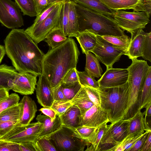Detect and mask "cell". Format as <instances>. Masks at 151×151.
Masks as SVG:
<instances>
[{"label": "cell", "mask_w": 151, "mask_h": 151, "mask_svg": "<svg viewBox=\"0 0 151 151\" xmlns=\"http://www.w3.org/2000/svg\"><path fill=\"white\" fill-rule=\"evenodd\" d=\"M4 43L6 54L17 71L37 76L42 74V61L45 54L25 30L13 29Z\"/></svg>", "instance_id": "6da1fadb"}, {"label": "cell", "mask_w": 151, "mask_h": 151, "mask_svg": "<svg viewBox=\"0 0 151 151\" xmlns=\"http://www.w3.org/2000/svg\"><path fill=\"white\" fill-rule=\"evenodd\" d=\"M80 54L74 40L68 37L63 43L44 54L42 61V74L52 88L60 85L67 72L76 68Z\"/></svg>", "instance_id": "7a4b0ae2"}, {"label": "cell", "mask_w": 151, "mask_h": 151, "mask_svg": "<svg viewBox=\"0 0 151 151\" xmlns=\"http://www.w3.org/2000/svg\"><path fill=\"white\" fill-rule=\"evenodd\" d=\"M75 5L78 16L79 32L89 30L96 35L101 37L126 35L124 30L119 27L114 17L75 2Z\"/></svg>", "instance_id": "3957f363"}, {"label": "cell", "mask_w": 151, "mask_h": 151, "mask_svg": "<svg viewBox=\"0 0 151 151\" xmlns=\"http://www.w3.org/2000/svg\"><path fill=\"white\" fill-rule=\"evenodd\" d=\"M95 89L99 94L100 106L107 114L109 122L113 123L123 119L128 107V82L118 86Z\"/></svg>", "instance_id": "277c9868"}, {"label": "cell", "mask_w": 151, "mask_h": 151, "mask_svg": "<svg viewBox=\"0 0 151 151\" xmlns=\"http://www.w3.org/2000/svg\"><path fill=\"white\" fill-rule=\"evenodd\" d=\"M57 151H83L90 145L74 134V130L63 124L48 138Z\"/></svg>", "instance_id": "5b68a950"}, {"label": "cell", "mask_w": 151, "mask_h": 151, "mask_svg": "<svg viewBox=\"0 0 151 151\" xmlns=\"http://www.w3.org/2000/svg\"><path fill=\"white\" fill-rule=\"evenodd\" d=\"M150 15L145 12H128L115 11L113 17L119 27L131 34L138 29L145 28Z\"/></svg>", "instance_id": "8992f818"}, {"label": "cell", "mask_w": 151, "mask_h": 151, "mask_svg": "<svg viewBox=\"0 0 151 151\" xmlns=\"http://www.w3.org/2000/svg\"><path fill=\"white\" fill-rule=\"evenodd\" d=\"M43 125L38 122L25 126L17 124L6 134L0 137V140L20 144L26 142H35L42 129Z\"/></svg>", "instance_id": "52a82bcc"}, {"label": "cell", "mask_w": 151, "mask_h": 151, "mask_svg": "<svg viewBox=\"0 0 151 151\" xmlns=\"http://www.w3.org/2000/svg\"><path fill=\"white\" fill-rule=\"evenodd\" d=\"M96 42L91 52L93 53L99 61L104 64L107 69L112 67L113 64L118 61L127 51L120 48L96 35Z\"/></svg>", "instance_id": "ba28073f"}, {"label": "cell", "mask_w": 151, "mask_h": 151, "mask_svg": "<svg viewBox=\"0 0 151 151\" xmlns=\"http://www.w3.org/2000/svg\"><path fill=\"white\" fill-rule=\"evenodd\" d=\"M63 0L61 1L50 14L40 23L33 27L30 26L25 30L37 44L45 40L48 32L58 24Z\"/></svg>", "instance_id": "9c48e42d"}, {"label": "cell", "mask_w": 151, "mask_h": 151, "mask_svg": "<svg viewBox=\"0 0 151 151\" xmlns=\"http://www.w3.org/2000/svg\"><path fill=\"white\" fill-rule=\"evenodd\" d=\"M0 22L9 29L24 25L20 9L15 2L11 0H0Z\"/></svg>", "instance_id": "30bf717a"}, {"label": "cell", "mask_w": 151, "mask_h": 151, "mask_svg": "<svg viewBox=\"0 0 151 151\" xmlns=\"http://www.w3.org/2000/svg\"><path fill=\"white\" fill-rule=\"evenodd\" d=\"M129 120L121 119L107 125L102 140L105 144L113 147L122 141L128 134Z\"/></svg>", "instance_id": "8fae6325"}, {"label": "cell", "mask_w": 151, "mask_h": 151, "mask_svg": "<svg viewBox=\"0 0 151 151\" xmlns=\"http://www.w3.org/2000/svg\"><path fill=\"white\" fill-rule=\"evenodd\" d=\"M37 77L28 72H18L11 81V90L22 95L32 94L36 89Z\"/></svg>", "instance_id": "7c38bea8"}, {"label": "cell", "mask_w": 151, "mask_h": 151, "mask_svg": "<svg viewBox=\"0 0 151 151\" xmlns=\"http://www.w3.org/2000/svg\"><path fill=\"white\" fill-rule=\"evenodd\" d=\"M128 75L127 68H114L112 67L107 69L97 81L99 88L102 89L123 85L127 82Z\"/></svg>", "instance_id": "4fadbf2b"}, {"label": "cell", "mask_w": 151, "mask_h": 151, "mask_svg": "<svg viewBox=\"0 0 151 151\" xmlns=\"http://www.w3.org/2000/svg\"><path fill=\"white\" fill-rule=\"evenodd\" d=\"M109 122L107 114L101 107L94 105L81 115L79 126L97 128Z\"/></svg>", "instance_id": "5bb4252c"}, {"label": "cell", "mask_w": 151, "mask_h": 151, "mask_svg": "<svg viewBox=\"0 0 151 151\" xmlns=\"http://www.w3.org/2000/svg\"><path fill=\"white\" fill-rule=\"evenodd\" d=\"M36 88L38 102L45 107H51L54 101L52 88L47 78L42 74L39 76Z\"/></svg>", "instance_id": "9a60e30c"}, {"label": "cell", "mask_w": 151, "mask_h": 151, "mask_svg": "<svg viewBox=\"0 0 151 151\" xmlns=\"http://www.w3.org/2000/svg\"><path fill=\"white\" fill-rule=\"evenodd\" d=\"M145 33L142 29H140L131 34L130 44L124 55L127 56L131 60L142 56Z\"/></svg>", "instance_id": "2e32d148"}, {"label": "cell", "mask_w": 151, "mask_h": 151, "mask_svg": "<svg viewBox=\"0 0 151 151\" xmlns=\"http://www.w3.org/2000/svg\"><path fill=\"white\" fill-rule=\"evenodd\" d=\"M36 119L43 125L42 131L36 140L43 137L48 138L59 130L63 125L60 117L57 115L53 121L48 116L41 114L37 116Z\"/></svg>", "instance_id": "e0dca14e"}, {"label": "cell", "mask_w": 151, "mask_h": 151, "mask_svg": "<svg viewBox=\"0 0 151 151\" xmlns=\"http://www.w3.org/2000/svg\"><path fill=\"white\" fill-rule=\"evenodd\" d=\"M23 106L22 116L17 124L25 126L30 124L35 116L37 107L35 101L27 95H24L20 102Z\"/></svg>", "instance_id": "ac0fdd59"}, {"label": "cell", "mask_w": 151, "mask_h": 151, "mask_svg": "<svg viewBox=\"0 0 151 151\" xmlns=\"http://www.w3.org/2000/svg\"><path fill=\"white\" fill-rule=\"evenodd\" d=\"M81 115V112L79 108L72 105L59 117L63 125L74 130L79 126Z\"/></svg>", "instance_id": "d6986e66"}, {"label": "cell", "mask_w": 151, "mask_h": 151, "mask_svg": "<svg viewBox=\"0 0 151 151\" xmlns=\"http://www.w3.org/2000/svg\"><path fill=\"white\" fill-rule=\"evenodd\" d=\"M96 35L89 30L80 32L75 37L79 43L82 53L86 54L91 52L96 42Z\"/></svg>", "instance_id": "ffe728a7"}, {"label": "cell", "mask_w": 151, "mask_h": 151, "mask_svg": "<svg viewBox=\"0 0 151 151\" xmlns=\"http://www.w3.org/2000/svg\"><path fill=\"white\" fill-rule=\"evenodd\" d=\"M70 101L72 105L79 108L81 115L94 105L89 99L86 90L83 86Z\"/></svg>", "instance_id": "44dd1931"}, {"label": "cell", "mask_w": 151, "mask_h": 151, "mask_svg": "<svg viewBox=\"0 0 151 151\" xmlns=\"http://www.w3.org/2000/svg\"><path fill=\"white\" fill-rule=\"evenodd\" d=\"M151 102V67L142 86L139 97V110L145 108Z\"/></svg>", "instance_id": "7402d4cb"}, {"label": "cell", "mask_w": 151, "mask_h": 151, "mask_svg": "<svg viewBox=\"0 0 151 151\" xmlns=\"http://www.w3.org/2000/svg\"><path fill=\"white\" fill-rule=\"evenodd\" d=\"M68 37L64 35L58 24L48 32L45 40L49 46L53 48L63 43Z\"/></svg>", "instance_id": "603a6c76"}, {"label": "cell", "mask_w": 151, "mask_h": 151, "mask_svg": "<svg viewBox=\"0 0 151 151\" xmlns=\"http://www.w3.org/2000/svg\"><path fill=\"white\" fill-rule=\"evenodd\" d=\"M78 16L75 2L70 0L68 11V33L69 37H75L79 34Z\"/></svg>", "instance_id": "cb8c5ba5"}, {"label": "cell", "mask_w": 151, "mask_h": 151, "mask_svg": "<svg viewBox=\"0 0 151 151\" xmlns=\"http://www.w3.org/2000/svg\"><path fill=\"white\" fill-rule=\"evenodd\" d=\"M18 73L12 66L5 64L0 65V89L11 90V81Z\"/></svg>", "instance_id": "d4e9b609"}, {"label": "cell", "mask_w": 151, "mask_h": 151, "mask_svg": "<svg viewBox=\"0 0 151 151\" xmlns=\"http://www.w3.org/2000/svg\"><path fill=\"white\" fill-rule=\"evenodd\" d=\"M88 52L86 55L85 71L94 77L99 78L102 76L103 72L99 61L96 57Z\"/></svg>", "instance_id": "484cf974"}, {"label": "cell", "mask_w": 151, "mask_h": 151, "mask_svg": "<svg viewBox=\"0 0 151 151\" xmlns=\"http://www.w3.org/2000/svg\"><path fill=\"white\" fill-rule=\"evenodd\" d=\"M110 9L115 11L133 9L138 4L140 0H99Z\"/></svg>", "instance_id": "4316f807"}, {"label": "cell", "mask_w": 151, "mask_h": 151, "mask_svg": "<svg viewBox=\"0 0 151 151\" xmlns=\"http://www.w3.org/2000/svg\"><path fill=\"white\" fill-rule=\"evenodd\" d=\"M23 106L19 102L0 113V121H19L22 114Z\"/></svg>", "instance_id": "83f0119b"}, {"label": "cell", "mask_w": 151, "mask_h": 151, "mask_svg": "<svg viewBox=\"0 0 151 151\" xmlns=\"http://www.w3.org/2000/svg\"><path fill=\"white\" fill-rule=\"evenodd\" d=\"M76 3L84 7L113 17L115 11L110 9L99 0H73Z\"/></svg>", "instance_id": "f1b7e54d"}, {"label": "cell", "mask_w": 151, "mask_h": 151, "mask_svg": "<svg viewBox=\"0 0 151 151\" xmlns=\"http://www.w3.org/2000/svg\"><path fill=\"white\" fill-rule=\"evenodd\" d=\"M97 128L79 126L74 129V134L90 145L94 142Z\"/></svg>", "instance_id": "f546056e"}, {"label": "cell", "mask_w": 151, "mask_h": 151, "mask_svg": "<svg viewBox=\"0 0 151 151\" xmlns=\"http://www.w3.org/2000/svg\"><path fill=\"white\" fill-rule=\"evenodd\" d=\"M144 115L141 110L133 117L129 119V123L128 129V134L144 132L145 131L144 122Z\"/></svg>", "instance_id": "4dcf8cb0"}, {"label": "cell", "mask_w": 151, "mask_h": 151, "mask_svg": "<svg viewBox=\"0 0 151 151\" xmlns=\"http://www.w3.org/2000/svg\"><path fill=\"white\" fill-rule=\"evenodd\" d=\"M24 15L34 17L37 16L35 0H15Z\"/></svg>", "instance_id": "1f68e13d"}, {"label": "cell", "mask_w": 151, "mask_h": 151, "mask_svg": "<svg viewBox=\"0 0 151 151\" xmlns=\"http://www.w3.org/2000/svg\"><path fill=\"white\" fill-rule=\"evenodd\" d=\"M70 0H64L60 16L58 25L63 33L66 36H68V11Z\"/></svg>", "instance_id": "d6a6232c"}, {"label": "cell", "mask_w": 151, "mask_h": 151, "mask_svg": "<svg viewBox=\"0 0 151 151\" xmlns=\"http://www.w3.org/2000/svg\"><path fill=\"white\" fill-rule=\"evenodd\" d=\"M101 37L113 45L126 51L128 48L130 41V38L127 35L123 36L105 35Z\"/></svg>", "instance_id": "836d02e7"}, {"label": "cell", "mask_w": 151, "mask_h": 151, "mask_svg": "<svg viewBox=\"0 0 151 151\" xmlns=\"http://www.w3.org/2000/svg\"><path fill=\"white\" fill-rule=\"evenodd\" d=\"M64 94L67 99L70 101L78 93L82 86L79 81L61 84Z\"/></svg>", "instance_id": "e575fe53"}, {"label": "cell", "mask_w": 151, "mask_h": 151, "mask_svg": "<svg viewBox=\"0 0 151 151\" xmlns=\"http://www.w3.org/2000/svg\"><path fill=\"white\" fill-rule=\"evenodd\" d=\"M79 82L82 86H88L96 89L99 88V83L95 77L86 71H79L77 70Z\"/></svg>", "instance_id": "d590c367"}, {"label": "cell", "mask_w": 151, "mask_h": 151, "mask_svg": "<svg viewBox=\"0 0 151 151\" xmlns=\"http://www.w3.org/2000/svg\"><path fill=\"white\" fill-rule=\"evenodd\" d=\"M107 123H104L97 128L96 134L93 143L87 147L85 151H100V142L105 129L107 127Z\"/></svg>", "instance_id": "8d00e7d4"}, {"label": "cell", "mask_w": 151, "mask_h": 151, "mask_svg": "<svg viewBox=\"0 0 151 151\" xmlns=\"http://www.w3.org/2000/svg\"><path fill=\"white\" fill-rule=\"evenodd\" d=\"M20 97L16 93H12L0 101V113L5 109L19 103Z\"/></svg>", "instance_id": "74e56055"}, {"label": "cell", "mask_w": 151, "mask_h": 151, "mask_svg": "<svg viewBox=\"0 0 151 151\" xmlns=\"http://www.w3.org/2000/svg\"><path fill=\"white\" fill-rule=\"evenodd\" d=\"M35 142L37 151H57L50 140L47 138H42Z\"/></svg>", "instance_id": "f35d334b"}, {"label": "cell", "mask_w": 151, "mask_h": 151, "mask_svg": "<svg viewBox=\"0 0 151 151\" xmlns=\"http://www.w3.org/2000/svg\"><path fill=\"white\" fill-rule=\"evenodd\" d=\"M142 58L151 62V32L145 33L142 50Z\"/></svg>", "instance_id": "ab89813d"}, {"label": "cell", "mask_w": 151, "mask_h": 151, "mask_svg": "<svg viewBox=\"0 0 151 151\" xmlns=\"http://www.w3.org/2000/svg\"><path fill=\"white\" fill-rule=\"evenodd\" d=\"M61 1L53 3L44 9L36 16L33 24L30 26L33 27L40 23L50 14Z\"/></svg>", "instance_id": "60d3db41"}, {"label": "cell", "mask_w": 151, "mask_h": 151, "mask_svg": "<svg viewBox=\"0 0 151 151\" xmlns=\"http://www.w3.org/2000/svg\"><path fill=\"white\" fill-rule=\"evenodd\" d=\"M72 104L70 101H54L51 107L60 116L63 114Z\"/></svg>", "instance_id": "b9f144b4"}, {"label": "cell", "mask_w": 151, "mask_h": 151, "mask_svg": "<svg viewBox=\"0 0 151 151\" xmlns=\"http://www.w3.org/2000/svg\"><path fill=\"white\" fill-rule=\"evenodd\" d=\"M82 86L85 89L89 99L94 104L98 106H100L99 94L95 89L88 86Z\"/></svg>", "instance_id": "7bdbcfd3"}, {"label": "cell", "mask_w": 151, "mask_h": 151, "mask_svg": "<svg viewBox=\"0 0 151 151\" xmlns=\"http://www.w3.org/2000/svg\"><path fill=\"white\" fill-rule=\"evenodd\" d=\"M19 121H0V137L6 134L15 126Z\"/></svg>", "instance_id": "ee69618b"}, {"label": "cell", "mask_w": 151, "mask_h": 151, "mask_svg": "<svg viewBox=\"0 0 151 151\" xmlns=\"http://www.w3.org/2000/svg\"><path fill=\"white\" fill-rule=\"evenodd\" d=\"M0 151H20L19 144L0 140Z\"/></svg>", "instance_id": "f6af8a7d"}, {"label": "cell", "mask_w": 151, "mask_h": 151, "mask_svg": "<svg viewBox=\"0 0 151 151\" xmlns=\"http://www.w3.org/2000/svg\"><path fill=\"white\" fill-rule=\"evenodd\" d=\"M133 10L134 12H145L150 15L151 0H140L138 4Z\"/></svg>", "instance_id": "bcb514c9"}, {"label": "cell", "mask_w": 151, "mask_h": 151, "mask_svg": "<svg viewBox=\"0 0 151 151\" xmlns=\"http://www.w3.org/2000/svg\"><path fill=\"white\" fill-rule=\"evenodd\" d=\"M77 70L76 68L69 70L64 77L62 83H67L79 81Z\"/></svg>", "instance_id": "7dc6e473"}, {"label": "cell", "mask_w": 151, "mask_h": 151, "mask_svg": "<svg viewBox=\"0 0 151 151\" xmlns=\"http://www.w3.org/2000/svg\"><path fill=\"white\" fill-rule=\"evenodd\" d=\"M62 1L63 0H35L38 15L40 14L42 11L49 5L55 2Z\"/></svg>", "instance_id": "c3c4849f"}, {"label": "cell", "mask_w": 151, "mask_h": 151, "mask_svg": "<svg viewBox=\"0 0 151 151\" xmlns=\"http://www.w3.org/2000/svg\"><path fill=\"white\" fill-rule=\"evenodd\" d=\"M128 151H140L146 139L148 133L151 131L146 130Z\"/></svg>", "instance_id": "681fc988"}, {"label": "cell", "mask_w": 151, "mask_h": 151, "mask_svg": "<svg viewBox=\"0 0 151 151\" xmlns=\"http://www.w3.org/2000/svg\"><path fill=\"white\" fill-rule=\"evenodd\" d=\"M54 101H68L63 93L61 84L52 88Z\"/></svg>", "instance_id": "f907efd6"}, {"label": "cell", "mask_w": 151, "mask_h": 151, "mask_svg": "<svg viewBox=\"0 0 151 151\" xmlns=\"http://www.w3.org/2000/svg\"><path fill=\"white\" fill-rule=\"evenodd\" d=\"M19 144L20 151H37L35 142H26Z\"/></svg>", "instance_id": "816d5d0a"}, {"label": "cell", "mask_w": 151, "mask_h": 151, "mask_svg": "<svg viewBox=\"0 0 151 151\" xmlns=\"http://www.w3.org/2000/svg\"><path fill=\"white\" fill-rule=\"evenodd\" d=\"M39 110L45 115L50 118L52 121L55 119L57 115L56 112L51 107H43Z\"/></svg>", "instance_id": "f5cc1de1"}, {"label": "cell", "mask_w": 151, "mask_h": 151, "mask_svg": "<svg viewBox=\"0 0 151 151\" xmlns=\"http://www.w3.org/2000/svg\"><path fill=\"white\" fill-rule=\"evenodd\" d=\"M140 151H151V131L149 132L144 144Z\"/></svg>", "instance_id": "db71d44e"}, {"label": "cell", "mask_w": 151, "mask_h": 151, "mask_svg": "<svg viewBox=\"0 0 151 151\" xmlns=\"http://www.w3.org/2000/svg\"><path fill=\"white\" fill-rule=\"evenodd\" d=\"M9 91L6 89H0V101L8 96Z\"/></svg>", "instance_id": "11a10c76"}, {"label": "cell", "mask_w": 151, "mask_h": 151, "mask_svg": "<svg viewBox=\"0 0 151 151\" xmlns=\"http://www.w3.org/2000/svg\"><path fill=\"white\" fill-rule=\"evenodd\" d=\"M5 54L6 51L4 46L0 45V64Z\"/></svg>", "instance_id": "9f6ffc18"}, {"label": "cell", "mask_w": 151, "mask_h": 151, "mask_svg": "<svg viewBox=\"0 0 151 151\" xmlns=\"http://www.w3.org/2000/svg\"></svg>", "instance_id": "6f0895ef"}]
</instances>
